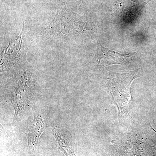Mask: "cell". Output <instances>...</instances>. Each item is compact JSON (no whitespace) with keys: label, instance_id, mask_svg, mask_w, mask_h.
I'll list each match as a JSON object with an SVG mask.
<instances>
[{"label":"cell","instance_id":"3","mask_svg":"<svg viewBox=\"0 0 156 156\" xmlns=\"http://www.w3.org/2000/svg\"><path fill=\"white\" fill-rule=\"evenodd\" d=\"M24 24L17 38L9 42V45L1 53V69L9 70L25 64L26 62V45L24 41Z\"/></svg>","mask_w":156,"mask_h":156},{"label":"cell","instance_id":"1","mask_svg":"<svg viewBox=\"0 0 156 156\" xmlns=\"http://www.w3.org/2000/svg\"><path fill=\"white\" fill-rule=\"evenodd\" d=\"M88 24L83 17L73 12L64 3H58L56 15L47 33L53 38L68 40L91 30Z\"/></svg>","mask_w":156,"mask_h":156},{"label":"cell","instance_id":"7","mask_svg":"<svg viewBox=\"0 0 156 156\" xmlns=\"http://www.w3.org/2000/svg\"><path fill=\"white\" fill-rule=\"evenodd\" d=\"M52 131L60 150L65 156H76L70 143L66 138L61 130L55 128L52 129Z\"/></svg>","mask_w":156,"mask_h":156},{"label":"cell","instance_id":"5","mask_svg":"<svg viewBox=\"0 0 156 156\" xmlns=\"http://www.w3.org/2000/svg\"><path fill=\"white\" fill-rule=\"evenodd\" d=\"M30 76L27 72L24 71L17 88L15 89L12 101L14 109V119L27 106L30 96Z\"/></svg>","mask_w":156,"mask_h":156},{"label":"cell","instance_id":"2","mask_svg":"<svg viewBox=\"0 0 156 156\" xmlns=\"http://www.w3.org/2000/svg\"><path fill=\"white\" fill-rule=\"evenodd\" d=\"M139 76L138 71L122 73H110L107 78L108 90L113 98V103L119 111L120 121H131L128 108L132 101L131 84L132 81Z\"/></svg>","mask_w":156,"mask_h":156},{"label":"cell","instance_id":"4","mask_svg":"<svg viewBox=\"0 0 156 156\" xmlns=\"http://www.w3.org/2000/svg\"><path fill=\"white\" fill-rule=\"evenodd\" d=\"M135 55L121 54L105 48L100 43L97 45L96 53L93 62L101 66H107L114 64H125L134 61Z\"/></svg>","mask_w":156,"mask_h":156},{"label":"cell","instance_id":"6","mask_svg":"<svg viewBox=\"0 0 156 156\" xmlns=\"http://www.w3.org/2000/svg\"><path fill=\"white\" fill-rule=\"evenodd\" d=\"M45 128V121L43 116L36 113L32 122L29 125L26 133L29 148L34 153L35 152L39 139Z\"/></svg>","mask_w":156,"mask_h":156}]
</instances>
